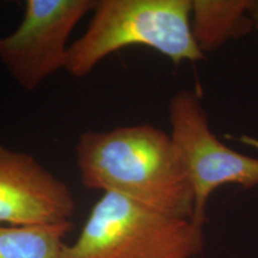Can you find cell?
Instances as JSON below:
<instances>
[{"instance_id": "obj_8", "label": "cell", "mask_w": 258, "mask_h": 258, "mask_svg": "<svg viewBox=\"0 0 258 258\" xmlns=\"http://www.w3.org/2000/svg\"><path fill=\"white\" fill-rule=\"evenodd\" d=\"M73 222L56 225L2 226L0 258H62L63 238Z\"/></svg>"}, {"instance_id": "obj_6", "label": "cell", "mask_w": 258, "mask_h": 258, "mask_svg": "<svg viewBox=\"0 0 258 258\" xmlns=\"http://www.w3.org/2000/svg\"><path fill=\"white\" fill-rule=\"evenodd\" d=\"M76 202L69 185L31 154L0 144V224L70 222Z\"/></svg>"}, {"instance_id": "obj_7", "label": "cell", "mask_w": 258, "mask_h": 258, "mask_svg": "<svg viewBox=\"0 0 258 258\" xmlns=\"http://www.w3.org/2000/svg\"><path fill=\"white\" fill-rule=\"evenodd\" d=\"M254 4L251 0H191L190 27L199 49L212 51L249 34L254 23L247 15Z\"/></svg>"}, {"instance_id": "obj_9", "label": "cell", "mask_w": 258, "mask_h": 258, "mask_svg": "<svg viewBox=\"0 0 258 258\" xmlns=\"http://www.w3.org/2000/svg\"><path fill=\"white\" fill-rule=\"evenodd\" d=\"M251 14H252L253 23L258 25V3H256V4H254L253 9H252V12H251Z\"/></svg>"}, {"instance_id": "obj_4", "label": "cell", "mask_w": 258, "mask_h": 258, "mask_svg": "<svg viewBox=\"0 0 258 258\" xmlns=\"http://www.w3.org/2000/svg\"><path fill=\"white\" fill-rule=\"evenodd\" d=\"M171 140L194 192L191 221L205 227L206 207L212 194L226 184L258 185V158L246 156L221 143L212 132L200 96L182 90L170 102Z\"/></svg>"}, {"instance_id": "obj_3", "label": "cell", "mask_w": 258, "mask_h": 258, "mask_svg": "<svg viewBox=\"0 0 258 258\" xmlns=\"http://www.w3.org/2000/svg\"><path fill=\"white\" fill-rule=\"evenodd\" d=\"M202 249L203 230L189 219L103 194L62 258H192Z\"/></svg>"}, {"instance_id": "obj_1", "label": "cell", "mask_w": 258, "mask_h": 258, "mask_svg": "<svg viewBox=\"0 0 258 258\" xmlns=\"http://www.w3.org/2000/svg\"><path fill=\"white\" fill-rule=\"evenodd\" d=\"M80 182L172 217L194 214V192L171 137L150 124L85 131L76 145Z\"/></svg>"}, {"instance_id": "obj_5", "label": "cell", "mask_w": 258, "mask_h": 258, "mask_svg": "<svg viewBox=\"0 0 258 258\" xmlns=\"http://www.w3.org/2000/svg\"><path fill=\"white\" fill-rule=\"evenodd\" d=\"M96 0H28L22 23L0 37V61L25 91L64 70L69 38Z\"/></svg>"}, {"instance_id": "obj_2", "label": "cell", "mask_w": 258, "mask_h": 258, "mask_svg": "<svg viewBox=\"0 0 258 258\" xmlns=\"http://www.w3.org/2000/svg\"><path fill=\"white\" fill-rule=\"evenodd\" d=\"M191 0H96L85 32L70 44L64 70L83 78L123 48L154 49L173 63L203 59L190 27Z\"/></svg>"}]
</instances>
